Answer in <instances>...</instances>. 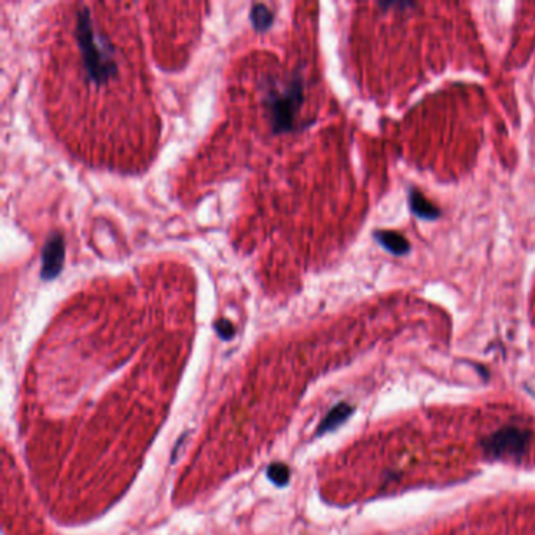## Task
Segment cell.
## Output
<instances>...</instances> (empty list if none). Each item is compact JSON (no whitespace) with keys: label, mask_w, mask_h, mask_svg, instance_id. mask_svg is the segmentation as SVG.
<instances>
[{"label":"cell","mask_w":535,"mask_h":535,"mask_svg":"<svg viewBox=\"0 0 535 535\" xmlns=\"http://www.w3.org/2000/svg\"><path fill=\"white\" fill-rule=\"evenodd\" d=\"M532 441V432L520 426H504L482 439L485 457L493 460H521Z\"/></svg>","instance_id":"cell-1"},{"label":"cell","mask_w":535,"mask_h":535,"mask_svg":"<svg viewBox=\"0 0 535 535\" xmlns=\"http://www.w3.org/2000/svg\"><path fill=\"white\" fill-rule=\"evenodd\" d=\"M352 413H353L352 405H349V403H346V402L337 403V405H335L330 410L328 414H326L324 418V421L320 422V426L317 427V437L335 430L336 427H340L342 422L346 421Z\"/></svg>","instance_id":"cell-2"},{"label":"cell","mask_w":535,"mask_h":535,"mask_svg":"<svg viewBox=\"0 0 535 535\" xmlns=\"http://www.w3.org/2000/svg\"><path fill=\"white\" fill-rule=\"evenodd\" d=\"M410 209H412L416 216L424 220H435L441 216V211L414 188L410 190Z\"/></svg>","instance_id":"cell-3"},{"label":"cell","mask_w":535,"mask_h":535,"mask_svg":"<svg viewBox=\"0 0 535 535\" xmlns=\"http://www.w3.org/2000/svg\"><path fill=\"white\" fill-rule=\"evenodd\" d=\"M376 239L380 242V245L385 247L389 253L397 254V256L407 254L410 249V242L394 231H377Z\"/></svg>","instance_id":"cell-4"},{"label":"cell","mask_w":535,"mask_h":535,"mask_svg":"<svg viewBox=\"0 0 535 535\" xmlns=\"http://www.w3.org/2000/svg\"><path fill=\"white\" fill-rule=\"evenodd\" d=\"M63 247H62V240L55 239L51 240L49 245L44 249V269H43V275H55V273L60 270L62 267V261H63Z\"/></svg>","instance_id":"cell-5"},{"label":"cell","mask_w":535,"mask_h":535,"mask_svg":"<svg viewBox=\"0 0 535 535\" xmlns=\"http://www.w3.org/2000/svg\"><path fill=\"white\" fill-rule=\"evenodd\" d=\"M267 479L277 486H286L290 479V469L284 463L275 462L267 468Z\"/></svg>","instance_id":"cell-6"},{"label":"cell","mask_w":535,"mask_h":535,"mask_svg":"<svg viewBox=\"0 0 535 535\" xmlns=\"http://www.w3.org/2000/svg\"><path fill=\"white\" fill-rule=\"evenodd\" d=\"M216 330H217L218 335L223 337V340H229V337H233V335H234L233 325H231L229 322H227V320H222V322H217V324H216Z\"/></svg>","instance_id":"cell-7"}]
</instances>
